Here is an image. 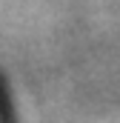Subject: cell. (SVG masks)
<instances>
[{
	"label": "cell",
	"instance_id": "1",
	"mask_svg": "<svg viewBox=\"0 0 120 123\" xmlns=\"http://www.w3.org/2000/svg\"><path fill=\"white\" fill-rule=\"evenodd\" d=\"M0 123H3V120H0Z\"/></svg>",
	"mask_w": 120,
	"mask_h": 123
}]
</instances>
